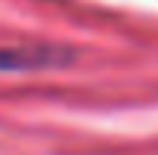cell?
<instances>
[{"label":"cell","mask_w":158,"mask_h":155,"mask_svg":"<svg viewBox=\"0 0 158 155\" xmlns=\"http://www.w3.org/2000/svg\"><path fill=\"white\" fill-rule=\"evenodd\" d=\"M70 62V53L56 47H0V73L12 70H41Z\"/></svg>","instance_id":"1"}]
</instances>
